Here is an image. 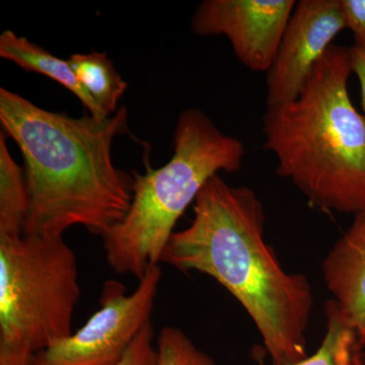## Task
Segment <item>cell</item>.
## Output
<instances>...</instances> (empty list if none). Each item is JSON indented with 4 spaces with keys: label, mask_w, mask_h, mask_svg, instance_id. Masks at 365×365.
<instances>
[{
    "label": "cell",
    "mask_w": 365,
    "mask_h": 365,
    "mask_svg": "<svg viewBox=\"0 0 365 365\" xmlns=\"http://www.w3.org/2000/svg\"><path fill=\"white\" fill-rule=\"evenodd\" d=\"M173 148L165 165L133 175L130 207L103 237L108 265L119 275L140 280L158 266L178 222L206 182L220 172L241 170L246 151L198 109L180 114Z\"/></svg>",
    "instance_id": "4"
},
{
    "label": "cell",
    "mask_w": 365,
    "mask_h": 365,
    "mask_svg": "<svg viewBox=\"0 0 365 365\" xmlns=\"http://www.w3.org/2000/svg\"><path fill=\"white\" fill-rule=\"evenodd\" d=\"M351 73L349 47L333 44L299 97L267 107L262 130L278 176L313 207L355 215L365 211V116L350 98Z\"/></svg>",
    "instance_id": "3"
},
{
    "label": "cell",
    "mask_w": 365,
    "mask_h": 365,
    "mask_svg": "<svg viewBox=\"0 0 365 365\" xmlns=\"http://www.w3.org/2000/svg\"><path fill=\"white\" fill-rule=\"evenodd\" d=\"M158 365H215L207 353L199 349L177 327H165L157 339Z\"/></svg>",
    "instance_id": "14"
},
{
    "label": "cell",
    "mask_w": 365,
    "mask_h": 365,
    "mask_svg": "<svg viewBox=\"0 0 365 365\" xmlns=\"http://www.w3.org/2000/svg\"><path fill=\"white\" fill-rule=\"evenodd\" d=\"M194 217L175 232L163 263L217 281L251 317L273 365L307 359L314 294L304 274L288 273L266 242L265 211L256 192L220 174L197 196Z\"/></svg>",
    "instance_id": "1"
},
{
    "label": "cell",
    "mask_w": 365,
    "mask_h": 365,
    "mask_svg": "<svg viewBox=\"0 0 365 365\" xmlns=\"http://www.w3.org/2000/svg\"><path fill=\"white\" fill-rule=\"evenodd\" d=\"M118 365H158L157 342L151 321L137 334Z\"/></svg>",
    "instance_id": "15"
},
{
    "label": "cell",
    "mask_w": 365,
    "mask_h": 365,
    "mask_svg": "<svg viewBox=\"0 0 365 365\" xmlns=\"http://www.w3.org/2000/svg\"><path fill=\"white\" fill-rule=\"evenodd\" d=\"M83 90L106 116L117 112L118 103L127 90L116 67L105 52L76 53L68 59Z\"/></svg>",
    "instance_id": "11"
},
{
    "label": "cell",
    "mask_w": 365,
    "mask_h": 365,
    "mask_svg": "<svg viewBox=\"0 0 365 365\" xmlns=\"http://www.w3.org/2000/svg\"><path fill=\"white\" fill-rule=\"evenodd\" d=\"M29 211L25 172L11 157L4 132L0 134V237L24 235Z\"/></svg>",
    "instance_id": "12"
},
{
    "label": "cell",
    "mask_w": 365,
    "mask_h": 365,
    "mask_svg": "<svg viewBox=\"0 0 365 365\" xmlns=\"http://www.w3.org/2000/svg\"><path fill=\"white\" fill-rule=\"evenodd\" d=\"M327 330L314 354L292 365H360L361 348L356 333L333 299L325 304Z\"/></svg>",
    "instance_id": "13"
},
{
    "label": "cell",
    "mask_w": 365,
    "mask_h": 365,
    "mask_svg": "<svg viewBox=\"0 0 365 365\" xmlns=\"http://www.w3.org/2000/svg\"><path fill=\"white\" fill-rule=\"evenodd\" d=\"M0 57L14 62L24 71L43 74L63 86L78 98L91 116L109 117L101 111L95 101L83 90L68 60L54 56L47 50L25 37H20L11 30H6L0 35Z\"/></svg>",
    "instance_id": "10"
},
{
    "label": "cell",
    "mask_w": 365,
    "mask_h": 365,
    "mask_svg": "<svg viewBox=\"0 0 365 365\" xmlns=\"http://www.w3.org/2000/svg\"><path fill=\"white\" fill-rule=\"evenodd\" d=\"M340 0H299L266 76V105L273 107L299 97L314 67L343 30Z\"/></svg>",
    "instance_id": "8"
},
{
    "label": "cell",
    "mask_w": 365,
    "mask_h": 365,
    "mask_svg": "<svg viewBox=\"0 0 365 365\" xmlns=\"http://www.w3.org/2000/svg\"><path fill=\"white\" fill-rule=\"evenodd\" d=\"M340 4L354 44H365V0H340Z\"/></svg>",
    "instance_id": "16"
},
{
    "label": "cell",
    "mask_w": 365,
    "mask_h": 365,
    "mask_svg": "<svg viewBox=\"0 0 365 365\" xmlns=\"http://www.w3.org/2000/svg\"><path fill=\"white\" fill-rule=\"evenodd\" d=\"M78 264L63 237H0V341L37 353L71 336Z\"/></svg>",
    "instance_id": "5"
},
{
    "label": "cell",
    "mask_w": 365,
    "mask_h": 365,
    "mask_svg": "<svg viewBox=\"0 0 365 365\" xmlns=\"http://www.w3.org/2000/svg\"><path fill=\"white\" fill-rule=\"evenodd\" d=\"M352 73L357 76L361 93V105L365 113V44H353L349 47ZM365 116V114H364Z\"/></svg>",
    "instance_id": "18"
},
{
    "label": "cell",
    "mask_w": 365,
    "mask_h": 365,
    "mask_svg": "<svg viewBox=\"0 0 365 365\" xmlns=\"http://www.w3.org/2000/svg\"><path fill=\"white\" fill-rule=\"evenodd\" d=\"M160 280L158 265L146 271L131 294L121 283L107 281L100 309L85 325L34 353L30 365H118L137 334L151 321Z\"/></svg>",
    "instance_id": "6"
},
{
    "label": "cell",
    "mask_w": 365,
    "mask_h": 365,
    "mask_svg": "<svg viewBox=\"0 0 365 365\" xmlns=\"http://www.w3.org/2000/svg\"><path fill=\"white\" fill-rule=\"evenodd\" d=\"M0 123L20 148L29 192L26 235L63 237L74 227L104 237L130 207L133 176L113 162L128 112L76 118L0 88Z\"/></svg>",
    "instance_id": "2"
},
{
    "label": "cell",
    "mask_w": 365,
    "mask_h": 365,
    "mask_svg": "<svg viewBox=\"0 0 365 365\" xmlns=\"http://www.w3.org/2000/svg\"><path fill=\"white\" fill-rule=\"evenodd\" d=\"M295 6V0H205L191 30L199 37L225 36L242 66L267 73Z\"/></svg>",
    "instance_id": "7"
},
{
    "label": "cell",
    "mask_w": 365,
    "mask_h": 365,
    "mask_svg": "<svg viewBox=\"0 0 365 365\" xmlns=\"http://www.w3.org/2000/svg\"><path fill=\"white\" fill-rule=\"evenodd\" d=\"M333 245L322 264L326 287L341 314L365 346V211Z\"/></svg>",
    "instance_id": "9"
},
{
    "label": "cell",
    "mask_w": 365,
    "mask_h": 365,
    "mask_svg": "<svg viewBox=\"0 0 365 365\" xmlns=\"http://www.w3.org/2000/svg\"><path fill=\"white\" fill-rule=\"evenodd\" d=\"M33 355L25 344L0 341V365H30Z\"/></svg>",
    "instance_id": "17"
}]
</instances>
